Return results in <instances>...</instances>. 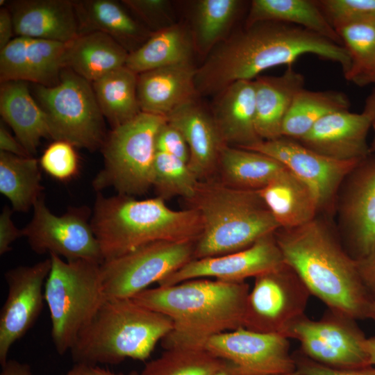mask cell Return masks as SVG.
I'll use <instances>...</instances> for the list:
<instances>
[{
	"instance_id": "obj_39",
	"label": "cell",
	"mask_w": 375,
	"mask_h": 375,
	"mask_svg": "<svg viewBox=\"0 0 375 375\" xmlns=\"http://www.w3.org/2000/svg\"><path fill=\"white\" fill-rule=\"evenodd\" d=\"M351 60L349 81L362 71L375 57V19L358 22L335 29Z\"/></svg>"
},
{
	"instance_id": "obj_56",
	"label": "cell",
	"mask_w": 375,
	"mask_h": 375,
	"mask_svg": "<svg viewBox=\"0 0 375 375\" xmlns=\"http://www.w3.org/2000/svg\"><path fill=\"white\" fill-rule=\"evenodd\" d=\"M372 127L374 131V136L373 141L371 144V146L369 147V149H370V153H375V122L372 124Z\"/></svg>"
},
{
	"instance_id": "obj_9",
	"label": "cell",
	"mask_w": 375,
	"mask_h": 375,
	"mask_svg": "<svg viewBox=\"0 0 375 375\" xmlns=\"http://www.w3.org/2000/svg\"><path fill=\"white\" fill-rule=\"evenodd\" d=\"M34 94L47 116L51 139L90 151L101 148L107 136L104 117L90 82L64 69L57 84L35 85Z\"/></svg>"
},
{
	"instance_id": "obj_48",
	"label": "cell",
	"mask_w": 375,
	"mask_h": 375,
	"mask_svg": "<svg viewBox=\"0 0 375 375\" xmlns=\"http://www.w3.org/2000/svg\"><path fill=\"white\" fill-rule=\"evenodd\" d=\"M14 24L8 8L0 9V50L4 48L13 38Z\"/></svg>"
},
{
	"instance_id": "obj_13",
	"label": "cell",
	"mask_w": 375,
	"mask_h": 375,
	"mask_svg": "<svg viewBox=\"0 0 375 375\" xmlns=\"http://www.w3.org/2000/svg\"><path fill=\"white\" fill-rule=\"evenodd\" d=\"M33 208L31 220L22 228L23 236L33 251L39 254L48 252L66 260L103 262L88 207L72 208L62 215H56L46 206L42 196Z\"/></svg>"
},
{
	"instance_id": "obj_50",
	"label": "cell",
	"mask_w": 375,
	"mask_h": 375,
	"mask_svg": "<svg viewBox=\"0 0 375 375\" xmlns=\"http://www.w3.org/2000/svg\"><path fill=\"white\" fill-rule=\"evenodd\" d=\"M351 82L360 87L368 85L375 86V57L362 71L351 79Z\"/></svg>"
},
{
	"instance_id": "obj_43",
	"label": "cell",
	"mask_w": 375,
	"mask_h": 375,
	"mask_svg": "<svg viewBox=\"0 0 375 375\" xmlns=\"http://www.w3.org/2000/svg\"><path fill=\"white\" fill-rule=\"evenodd\" d=\"M122 4L142 19L148 26L161 29L160 24L167 16L169 1L166 0H123Z\"/></svg>"
},
{
	"instance_id": "obj_33",
	"label": "cell",
	"mask_w": 375,
	"mask_h": 375,
	"mask_svg": "<svg viewBox=\"0 0 375 375\" xmlns=\"http://www.w3.org/2000/svg\"><path fill=\"white\" fill-rule=\"evenodd\" d=\"M138 74L126 66L92 83L101 112L112 128L141 112L137 95Z\"/></svg>"
},
{
	"instance_id": "obj_58",
	"label": "cell",
	"mask_w": 375,
	"mask_h": 375,
	"mask_svg": "<svg viewBox=\"0 0 375 375\" xmlns=\"http://www.w3.org/2000/svg\"><path fill=\"white\" fill-rule=\"evenodd\" d=\"M129 375H140V373L136 371H132L130 372Z\"/></svg>"
},
{
	"instance_id": "obj_41",
	"label": "cell",
	"mask_w": 375,
	"mask_h": 375,
	"mask_svg": "<svg viewBox=\"0 0 375 375\" xmlns=\"http://www.w3.org/2000/svg\"><path fill=\"white\" fill-rule=\"evenodd\" d=\"M316 3L335 30L375 19V0H316Z\"/></svg>"
},
{
	"instance_id": "obj_53",
	"label": "cell",
	"mask_w": 375,
	"mask_h": 375,
	"mask_svg": "<svg viewBox=\"0 0 375 375\" xmlns=\"http://www.w3.org/2000/svg\"><path fill=\"white\" fill-rule=\"evenodd\" d=\"M362 112L370 117L372 124L375 122V87L371 94L367 97Z\"/></svg>"
},
{
	"instance_id": "obj_51",
	"label": "cell",
	"mask_w": 375,
	"mask_h": 375,
	"mask_svg": "<svg viewBox=\"0 0 375 375\" xmlns=\"http://www.w3.org/2000/svg\"><path fill=\"white\" fill-rule=\"evenodd\" d=\"M1 367L0 375H32L29 365L15 360H8Z\"/></svg>"
},
{
	"instance_id": "obj_2",
	"label": "cell",
	"mask_w": 375,
	"mask_h": 375,
	"mask_svg": "<svg viewBox=\"0 0 375 375\" xmlns=\"http://www.w3.org/2000/svg\"><path fill=\"white\" fill-rule=\"evenodd\" d=\"M274 235L285 262L311 295L332 311L356 320L368 318L372 294L360 278L356 260L326 221L317 215L295 228H279Z\"/></svg>"
},
{
	"instance_id": "obj_37",
	"label": "cell",
	"mask_w": 375,
	"mask_h": 375,
	"mask_svg": "<svg viewBox=\"0 0 375 375\" xmlns=\"http://www.w3.org/2000/svg\"><path fill=\"white\" fill-rule=\"evenodd\" d=\"M226 362L204 347H174L148 362L140 375H212Z\"/></svg>"
},
{
	"instance_id": "obj_17",
	"label": "cell",
	"mask_w": 375,
	"mask_h": 375,
	"mask_svg": "<svg viewBox=\"0 0 375 375\" xmlns=\"http://www.w3.org/2000/svg\"><path fill=\"white\" fill-rule=\"evenodd\" d=\"M204 348L251 375H279L296 370L289 338L280 334L241 327L210 338Z\"/></svg>"
},
{
	"instance_id": "obj_52",
	"label": "cell",
	"mask_w": 375,
	"mask_h": 375,
	"mask_svg": "<svg viewBox=\"0 0 375 375\" xmlns=\"http://www.w3.org/2000/svg\"><path fill=\"white\" fill-rule=\"evenodd\" d=\"M212 375H251L235 364L227 361L224 365Z\"/></svg>"
},
{
	"instance_id": "obj_6",
	"label": "cell",
	"mask_w": 375,
	"mask_h": 375,
	"mask_svg": "<svg viewBox=\"0 0 375 375\" xmlns=\"http://www.w3.org/2000/svg\"><path fill=\"white\" fill-rule=\"evenodd\" d=\"M172 328L169 317L132 298H107L70 352L75 362L92 365L144 360Z\"/></svg>"
},
{
	"instance_id": "obj_46",
	"label": "cell",
	"mask_w": 375,
	"mask_h": 375,
	"mask_svg": "<svg viewBox=\"0 0 375 375\" xmlns=\"http://www.w3.org/2000/svg\"><path fill=\"white\" fill-rule=\"evenodd\" d=\"M357 267L360 278L372 294L375 293V247L365 257L357 260Z\"/></svg>"
},
{
	"instance_id": "obj_45",
	"label": "cell",
	"mask_w": 375,
	"mask_h": 375,
	"mask_svg": "<svg viewBox=\"0 0 375 375\" xmlns=\"http://www.w3.org/2000/svg\"><path fill=\"white\" fill-rule=\"evenodd\" d=\"M12 210L4 207L0 215V254L3 255L12 249V244L23 236L22 229L17 228L11 218Z\"/></svg>"
},
{
	"instance_id": "obj_7",
	"label": "cell",
	"mask_w": 375,
	"mask_h": 375,
	"mask_svg": "<svg viewBox=\"0 0 375 375\" xmlns=\"http://www.w3.org/2000/svg\"><path fill=\"white\" fill-rule=\"evenodd\" d=\"M51 266L44 285L51 338L60 355L70 351L80 332L107 299L101 263L87 260H63L49 254Z\"/></svg>"
},
{
	"instance_id": "obj_54",
	"label": "cell",
	"mask_w": 375,
	"mask_h": 375,
	"mask_svg": "<svg viewBox=\"0 0 375 375\" xmlns=\"http://www.w3.org/2000/svg\"><path fill=\"white\" fill-rule=\"evenodd\" d=\"M364 346L369 365L375 366V337L367 338Z\"/></svg>"
},
{
	"instance_id": "obj_19",
	"label": "cell",
	"mask_w": 375,
	"mask_h": 375,
	"mask_svg": "<svg viewBox=\"0 0 375 375\" xmlns=\"http://www.w3.org/2000/svg\"><path fill=\"white\" fill-rule=\"evenodd\" d=\"M68 43L15 37L0 50L1 83L20 81L44 86L57 84L64 69Z\"/></svg>"
},
{
	"instance_id": "obj_38",
	"label": "cell",
	"mask_w": 375,
	"mask_h": 375,
	"mask_svg": "<svg viewBox=\"0 0 375 375\" xmlns=\"http://www.w3.org/2000/svg\"><path fill=\"white\" fill-rule=\"evenodd\" d=\"M199 181L188 163L157 151L153 167L152 187L158 197L165 201L178 196L189 199L194 194Z\"/></svg>"
},
{
	"instance_id": "obj_14",
	"label": "cell",
	"mask_w": 375,
	"mask_h": 375,
	"mask_svg": "<svg viewBox=\"0 0 375 375\" xmlns=\"http://www.w3.org/2000/svg\"><path fill=\"white\" fill-rule=\"evenodd\" d=\"M335 206L345 249L356 260L365 257L375 247V153L362 159L347 175Z\"/></svg>"
},
{
	"instance_id": "obj_20",
	"label": "cell",
	"mask_w": 375,
	"mask_h": 375,
	"mask_svg": "<svg viewBox=\"0 0 375 375\" xmlns=\"http://www.w3.org/2000/svg\"><path fill=\"white\" fill-rule=\"evenodd\" d=\"M372 126V119L364 112L340 110L322 117L297 141L332 159L362 160L370 153L367 138Z\"/></svg>"
},
{
	"instance_id": "obj_12",
	"label": "cell",
	"mask_w": 375,
	"mask_h": 375,
	"mask_svg": "<svg viewBox=\"0 0 375 375\" xmlns=\"http://www.w3.org/2000/svg\"><path fill=\"white\" fill-rule=\"evenodd\" d=\"M356 321L328 309L317 320L303 315L288 328L285 336L297 340L304 356L325 366L337 369L369 366L364 346L367 338Z\"/></svg>"
},
{
	"instance_id": "obj_47",
	"label": "cell",
	"mask_w": 375,
	"mask_h": 375,
	"mask_svg": "<svg viewBox=\"0 0 375 375\" xmlns=\"http://www.w3.org/2000/svg\"><path fill=\"white\" fill-rule=\"evenodd\" d=\"M0 150L19 156H31L18 140L10 134L2 123L0 125Z\"/></svg>"
},
{
	"instance_id": "obj_57",
	"label": "cell",
	"mask_w": 375,
	"mask_h": 375,
	"mask_svg": "<svg viewBox=\"0 0 375 375\" xmlns=\"http://www.w3.org/2000/svg\"><path fill=\"white\" fill-rule=\"evenodd\" d=\"M279 375H303V374L299 373L297 370H295V371L290 372V373L283 374H279Z\"/></svg>"
},
{
	"instance_id": "obj_18",
	"label": "cell",
	"mask_w": 375,
	"mask_h": 375,
	"mask_svg": "<svg viewBox=\"0 0 375 375\" xmlns=\"http://www.w3.org/2000/svg\"><path fill=\"white\" fill-rule=\"evenodd\" d=\"M283 264V256L274 233L236 252L192 259L163 278L158 283V286H169L188 280L206 277L228 282H242Z\"/></svg>"
},
{
	"instance_id": "obj_10",
	"label": "cell",
	"mask_w": 375,
	"mask_h": 375,
	"mask_svg": "<svg viewBox=\"0 0 375 375\" xmlns=\"http://www.w3.org/2000/svg\"><path fill=\"white\" fill-rule=\"evenodd\" d=\"M194 241H156L101 264L107 298H133L194 259Z\"/></svg>"
},
{
	"instance_id": "obj_31",
	"label": "cell",
	"mask_w": 375,
	"mask_h": 375,
	"mask_svg": "<svg viewBox=\"0 0 375 375\" xmlns=\"http://www.w3.org/2000/svg\"><path fill=\"white\" fill-rule=\"evenodd\" d=\"M287 168L262 153L224 145L221 149L217 174L224 184L239 190L258 191Z\"/></svg>"
},
{
	"instance_id": "obj_49",
	"label": "cell",
	"mask_w": 375,
	"mask_h": 375,
	"mask_svg": "<svg viewBox=\"0 0 375 375\" xmlns=\"http://www.w3.org/2000/svg\"><path fill=\"white\" fill-rule=\"evenodd\" d=\"M65 375H124L101 368L97 365L85 362H75L74 365Z\"/></svg>"
},
{
	"instance_id": "obj_5",
	"label": "cell",
	"mask_w": 375,
	"mask_h": 375,
	"mask_svg": "<svg viewBox=\"0 0 375 375\" xmlns=\"http://www.w3.org/2000/svg\"><path fill=\"white\" fill-rule=\"evenodd\" d=\"M186 201L202 224L194 259L244 249L280 228L258 191L233 188L216 178L199 181Z\"/></svg>"
},
{
	"instance_id": "obj_11",
	"label": "cell",
	"mask_w": 375,
	"mask_h": 375,
	"mask_svg": "<svg viewBox=\"0 0 375 375\" xmlns=\"http://www.w3.org/2000/svg\"><path fill=\"white\" fill-rule=\"evenodd\" d=\"M311 294L285 262L255 277L247 296L243 327L285 336L288 328L305 315Z\"/></svg>"
},
{
	"instance_id": "obj_4",
	"label": "cell",
	"mask_w": 375,
	"mask_h": 375,
	"mask_svg": "<svg viewBox=\"0 0 375 375\" xmlns=\"http://www.w3.org/2000/svg\"><path fill=\"white\" fill-rule=\"evenodd\" d=\"M90 219L103 261L152 242H195L202 231L196 210H173L158 197L136 199L99 193Z\"/></svg>"
},
{
	"instance_id": "obj_24",
	"label": "cell",
	"mask_w": 375,
	"mask_h": 375,
	"mask_svg": "<svg viewBox=\"0 0 375 375\" xmlns=\"http://www.w3.org/2000/svg\"><path fill=\"white\" fill-rule=\"evenodd\" d=\"M217 96L212 115L224 144L248 149L261 142L255 124L254 81H235Z\"/></svg>"
},
{
	"instance_id": "obj_30",
	"label": "cell",
	"mask_w": 375,
	"mask_h": 375,
	"mask_svg": "<svg viewBox=\"0 0 375 375\" xmlns=\"http://www.w3.org/2000/svg\"><path fill=\"white\" fill-rule=\"evenodd\" d=\"M192 33L181 24H172L151 33L128 54L125 66L137 74L158 68L192 62Z\"/></svg>"
},
{
	"instance_id": "obj_15",
	"label": "cell",
	"mask_w": 375,
	"mask_h": 375,
	"mask_svg": "<svg viewBox=\"0 0 375 375\" xmlns=\"http://www.w3.org/2000/svg\"><path fill=\"white\" fill-rule=\"evenodd\" d=\"M245 149L265 154L283 165L314 193L319 212L335 208L338 192L361 160L342 161L321 155L297 140L281 137L262 140Z\"/></svg>"
},
{
	"instance_id": "obj_29",
	"label": "cell",
	"mask_w": 375,
	"mask_h": 375,
	"mask_svg": "<svg viewBox=\"0 0 375 375\" xmlns=\"http://www.w3.org/2000/svg\"><path fill=\"white\" fill-rule=\"evenodd\" d=\"M129 52L110 36L99 32L79 35L68 43L64 69L92 83L125 66Z\"/></svg>"
},
{
	"instance_id": "obj_3",
	"label": "cell",
	"mask_w": 375,
	"mask_h": 375,
	"mask_svg": "<svg viewBox=\"0 0 375 375\" xmlns=\"http://www.w3.org/2000/svg\"><path fill=\"white\" fill-rule=\"evenodd\" d=\"M249 285L245 282L194 278L148 288L132 299L173 322L161 340L165 349L204 347L210 338L243 327Z\"/></svg>"
},
{
	"instance_id": "obj_36",
	"label": "cell",
	"mask_w": 375,
	"mask_h": 375,
	"mask_svg": "<svg viewBox=\"0 0 375 375\" xmlns=\"http://www.w3.org/2000/svg\"><path fill=\"white\" fill-rule=\"evenodd\" d=\"M243 5L239 0H199L194 4L192 36L194 48L208 55L223 41Z\"/></svg>"
},
{
	"instance_id": "obj_23",
	"label": "cell",
	"mask_w": 375,
	"mask_h": 375,
	"mask_svg": "<svg viewBox=\"0 0 375 375\" xmlns=\"http://www.w3.org/2000/svg\"><path fill=\"white\" fill-rule=\"evenodd\" d=\"M196 68L192 62L165 67L138 74L140 111L167 117L183 105L196 100Z\"/></svg>"
},
{
	"instance_id": "obj_27",
	"label": "cell",
	"mask_w": 375,
	"mask_h": 375,
	"mask_svg": "<svg viewBox=\"0 0 375 375\" xmlns=\"http://www.w3.org/2000/svg\"><path fill=\"white\" fill-rule=\"evenodd\" d=\"M0 113L31 156L35 153L42 138H51L47 116L31 94L27 82L1 83Z\"/></svg>"
},
{
	"instance_id": "obj_1",
	"label": "cell",
	"mask_w": 375,
	"mask_h": 375,
	"mask_svg": "<svg viewBox=\"0 0 375 375\" xmlns=\"http://www.w3.org/2000/svg\"><path fill=\"white\" fill-rule=\"evenodd\" d=\"M305 54L340 64L344 76L351 67L343 46L298 26L259 22L234 32L210 51L196 69L197 93L217 95L235 81L254 80L262 72L291 65Z\"/></svg>"
},
{
	"instance_id": "obj_25",
	"label": "cell",
	"mask_w": 375,
	"mask_h": 375,
	"mask_svg": "<svg viewBox=\"0 0 375 375\" xmlns=\"http://www.w3.org/2000/svg\"><path fill=\"white\" fill-rule=\"evenodd\" d=\"M253 81L256 132L262 140L279 138L294 97L304 88V76L289 65L281 76H258Z\"/></svg>"
},
{
	"instance_id": "obj_35",
	"label": "cell",
	"mask_w": 375,
	"mask_h": 375,
	"mask_svg": "<svg viewBox=\"0 0 375 375\" xmlns=\"http://www.w3.org/2000/svg\"><path fill=\"white\" fill-rule=\"evenodd\" d=\"M0 192L12 210L26 212L42 197L38 160L0 151Z\"/></svg>"
},
{
	"instance_id": "obj_21",
	"label": "cell",
	"mask_w": 375,
	"mask_h": 375,
	"mask_svg": "<svg viewBox=\"0 0 375 375\" xmlns=\"http://www.w3.org/2000/svg\"><path fill=\"white\" fill-rule=\"evenodd\" d=\"M17 36L67 43L79 36L70 0H17L9 3Z\"/></svg>"
},
{
	"instance_id": "obj_42",
	"label": "cell",
	"mask_w": 375,
	"mask_h": 375,
	"mask_svg": "<svg viewBox=\"0 0 375 375\" xmlns=\"http://www.w3.org/2000/svg\"><path fill=\"white\" fill-rule=\"evenodd\" d=\"M156 146L157 151L174 156L188 163L190 150L188 144L181 131L168 121L158 131Z\"/></svg>"
},
{
	"instance_id": "obj_28",
	"label": "cell",
	"mask_w": 375,
	"mask_h": 375,
	"mask_svg": "<svg viewBox=\"0 0 375 375\" xmlns=\"http://www.w3.org/2000/svg\"><path fill=\"white\" fill-rule=\"evenodd\" d=\"M258 192L280 228L301 226L319 213L312 191L287 169Z\"/></svg>"
},
{
	"instance_id": "obj_8",
	"label": "cell",
	"mask_w": 375,
	"mask_h": 375,
	"mask_svg": "<svg viewBox=\"0 0 375 375\" xmlns=\"http://www.w3.org/2000/svg\"><path fill=\"white\" fill-rule=\"evenodd\" d=\"M167 117L140 112L114 128L101 147L103 167L92 181L96 191L113 188L118 194L133 197L152 187L156 137Z\"/></svg>"
},
{
	"instance_id": "obj_22",
	"label": "cell",
	"mask_w": 375,
	"mask_h": 375,
	"mask_svg": "<svg viewBox=\"0 0 375 375\" xmlns=\"http://www.w3.org/2000/svg\"><path fill=\"white\" fill-rule=\"evenodd\" d=\"M167 119L183 134L190 150L188 165L198 179L215 178L219 153L225 144L212 114L194 100L177 108Z\"/></svg>"
},
{
	"instance_id": "obj_55",
	"label": "cell",
	"mask_w": 375,
	"mask_h": 375,
	"mask_svg": "<svg viewBox=\"0 0 375 375\" xmlns=\"http://www.w3.org/2000/svg\"><path fill=\"white\" fill-rule=\"evenodd\" d=\"M368 318L375 322V293L372 294V299L369 305Z\"/></svg>"
},
{
	"instance_id": "obj_32",
	"label": "cell",
	"mask_w": 375,
	"mask_h": 375,
	"mask_svg": "<svg viewBox=\"0 0 375 375\" xmlns=\"http://www.w3.org/2000/svg\"><path fill=\"white\" fill-rule=\"evenodd\" d=\"M266 21L298 26L343 46L341 38L315 0L252 1L245 26Z\"/></svg>"
},
{
	"instance_id": "obj_44",
	"label": "cell",
	"mask_w": 375,
	"mask_h": 375,
	"mask_svg": "<svg viewBox=\"0 0 375 375\" xmlns=\"http://www.w3.org/2000/svg\"><path fill=\"white\" fill-rule=\"evenodd\" d=\"M294 359L296 370L303 375H375V367L372 365L352 369H337L317 363L306 356L301 359Z\"/></svg>"
},
{
	"instance_id": "obj_40",
	"label": "cell",
	"mask_w": 375,
	"mask_h": 375,
	"mask_svg": "<svg viewBox=\"0 0 375 375\" xmlns=\"http://www.w3.org/2000/svg\"><path fill=\"white\" fill-rule=\"evenodd\" d=\"M74 146L62 140H53L42 153L40 165L50 176L59 181H69L78 175V156Z\"/></svg>"
},
{
	"instance_id": "obj_16",
	"label": "cell",
	"mask_w": 375,
	"mask_h": 375,
	"mask_svg": "<svg viewBox=\"0 0 375 375\" xmlns=\"http://www.w3.org/2000/svg\"><path fill=\"white\" fill-rule=\"evenodd\" d=\"M51 266L50 257L32 265L7 271L6 301L0 312V363L8 359L12 346L33 326L44 306V285Z\"/></svg>"
},
{
	"instance_id": "obj_34",
	"label": "cell",
	"mask_w": 375,
	"mask_h": 375,
	"mask_svg": "<svg viewBox=\"0 0 375 375\" xmlns=\"http://www.w3.org/2000/svg\"><path fill=\"white\" fill-rule=\"evenodd\" d=\"M349 97L337 90L299 91L283 123L281 136L299 140L326 115L349 110Z\"/></svg>"
},
{
	"instance_id": "obj_26",
	"label": "cell",
	"mask_w": 375,
	"mask_h": 375,
	"mask_svg": "<svg viewBox=\"0 0 375 375\" xmlns=\"http://www.w3.org/2000/svg\"><path fill=\"white\" fill-rule=\"evenodd\" d=\"M73 2L79 35L92 32L104 33L130 53L140 47L152 33L134 19L116 1L78 0Z\"/></svg>"
}]
</instances>
